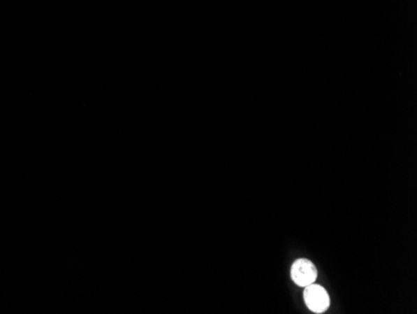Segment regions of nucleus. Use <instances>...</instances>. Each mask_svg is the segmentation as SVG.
I'll return each instance as SVG.
<instances>
[{"instance_id":"obj_1","label":"nucleus","mask_w":417,"mask_h":314,"mask_svg":"<svg viewBox=\"0 0 417 314\" xmlns=\"http://www.w3.org/2000/svg\"><path fill=\"white\" fill-rule=\"evenodd\" d=\"M306 306L314 313H323L329 308L330 298L326 290L321 285H306L304 292Z\"/></svg>"},{"instance_id":"obj_2","label":"nucleus","mask_w":417,"mask_h":314,"mask_svg":"<svg viewBox=\"0 0 417 314\" xmlns=\"http://www.w3.org/2000/svg\"><path fill=\"white\" fill-rule=\"evenodd\" d=\"M291 278L300 287L312 285L318 278V269L309 259H298L291 267Z\"/></svg>"}]
</instances>
